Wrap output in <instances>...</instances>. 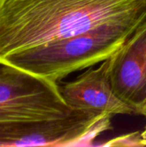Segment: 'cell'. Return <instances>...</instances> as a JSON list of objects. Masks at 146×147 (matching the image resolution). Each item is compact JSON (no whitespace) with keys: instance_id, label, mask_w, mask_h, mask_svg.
Masks as SVG:
<instances>
[{"instance_id":"obj_1","label":"cell","mask_w":146,"mask_h":147,"mask_svg":"<svg viewBox=\"0 0 146 147\" xmlns=\"http://www.w3.org/2000/svg\"><path fill=\"white\" fill-rule=\"evenodd\" d=\"M146 0H0V58L68 37Z\"/></svg>"},{"instance_id":"obj_2","label":"cell","mask_w":146,"mask_h":147,"mask_svg":"<svg viewBox=\"0 0 146 147\" xmlns=\"http://www.w3.org/2000/svg\"><path fill=\"white\" fill-rule=\"evenodd\" d=\"M145 20V5L81 33L2 59L58 84L74 71L108 59Z\"/></svg>"},{"instance_id":"obj_3","label":"cell","mask_w":146,"mask_h":147,"mask_svg":"<svg viewBox=\"0 0 146 147\" xmlns=\"http://www.w3.org/2000/svg\"><path fill=\"white\" fill-rule=\"evenodd\" d=\"M72 110L57 83L0 58V122L55 119Z\"/></svg>"},{"instance_id":"obj_4","label":"cell","mask_w":146,"mask_h":147,"mask_svg":"<svg viewBox=\"0 0 146 147\" xmlns=\"http://www.w3.org/2000/svg\"><path fill=\"white\" fill-rule=\"evenodd\" d=\"M110 128L109 115L73 109L60 118L0 122V147L85 146Z\"/></svg>"},{"instance_id":"obj_5","label":"cell","mask_w":146,"mask_h":147,"mask_svg":"<svg viewBox=\"0 0 146 147\" xmlns=\"http://www.w3.org/2000/svg\"><path fill=\"white\" fill-rule=\"evenodd\" d=\"M108 62L114 92L139 115L146 103V20Z\"/></svg>"},{"instance_id":"obj_6","label":"cell","mask_w":146,"mask_h":147,"mask_svg":"<svg viewBox=\"0 0 146 147\" xmlns=\"http://www.w3.org/2000/svg\"><path fill=\"white\" fill-rule=\"evenodd\" d=\"M108 67L107 59L98 67L82 73L75 80L59 86L67 105L73 109L106 113L112 116L136 114L134 109L114 92Z\"/></svg>"},{"instance_id":"obj_7","label":"cell","mask_w":146,"mask_h":147,"mask_svg":"<svg viewBox=\"0 0 146 147\" xmlns=\"http://www.w3.org/2000/svg\"><path fill=\"white\" fill-rule=\"evenodd\" d=\"M103 146H143L141 132H133L116 137L102 144Z\"/></svg>"},{"instance_id":"obj_8","label":"cell","mask_w":146,"mask_h":147,"mask_svg":"<svg viewBox=\"0 0 146 147\" xmlns=\"http://www.w3.org/2000/svg\"><path fill=\"white\" fill-rule=\"evenodd\" d=\"M141 115H144L146 118V106L143 108V109L141 110L140 114ZM141 136H142V144H143V146H146V125L144 128L143 131H141Z\"/></svg>"},{"instance_id":"obj_9","label":"cell","mask_w":146,"mask_h":147,"mask_svg":"<svg viewBox=\"0 0 146 147\" xmlns=\"http://www.w3.org/2000/svg\"><path fill=\"white\" fill-rule=\"evenodd\" d=\"M145 106H146V103H145Z\"/></svg>"}]
</instances>
